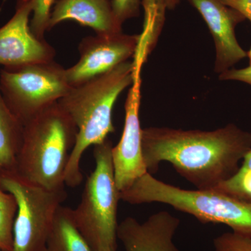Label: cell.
<instances>
[{"instance_id":"cell-15","label":"cell","mask_w":251,"mask_h":251,"mask_svg":"<svg viewBox=\"0 0 251 251\" xmlns=\"http://www.w3.org/2000/svg\"><path fill=\"white\" fill-rule=\"evenodd\" d=\"M44 251H93L74 224L71 208L59 206Z\"/></svg>"},{"instance_id":"cell-7","label":"cell","mask_w":251,"mask_h":251,"mask_svg":"<svg viewBox=\"0 0 251 251\" xmlns=\"http://www.w3.org/2000/svg\"><path fill=\"white\" fill-rule=\"evenodd\" d=\"M0 186L18 204L12 251H44L65 190L52 191L23 181L16 175L0 178Z\"/></svg>"},{"instance_id":"cell-24","label":"cell","mask_w":251,"mask_h":251,"mask_svg":"<svg viewBox=\"0 0 251 251\" xmlns=\"http://www.w3.org/2000/svg\"><path fill=\"white\" fill-rule=\"evenodd\" d=\"M167 9L170 10L174 9L177 4H179L180 0H164Z\"/></svg>"},{"instance_id":"cell-25","label":"cell","mask_w":251,"mask_h":251,"mask_svg":"<svg viewBox=\"0 0 251 251\" xmlns=\"http://www.w3.org/2000/svg\"><path fill=\"white\" fill-rule=\"evenodd\" d=\"M247 57H249V66H251V49L247 52Z\"/></svg>"},{"instance_id":"cell-21","label":"cell","mask_w":251,"mask_h":251,"mask_svg":"<svg viewBox=\"0 0 251 251\" xmlns=\"http://www.w3.org/2000/svg\"><path fill=\"white\" fill-rule=\"evenodd\" d=\"M219 80H235L251 86V66L241 69H229L220 74Z\"/></svg>"},{"instance_id":"cell-2","label":"cell","mask_w":251,"mask_h":251,"mask_svg":"<svg viewBox=\"0 0 251 251\" xmlns=\"http://www.w3.org/2000/svg\"><path fill=\"white\" fill-rule=\"evenodd\" d=\"M133 62L126 61L103 75L72 87L58 100L77 129L66 171V186L74 188L81 184L80 161L86 150L103 143L115 131L112 110L120 94L133 84Z\"/></svg>"},{"instance_id":"cell-14","label":"cell","mask_w":251,"mask_h":251,"mask_svg":"<svg viewBox=\"0 0 251 251\" xmlns=\"http://www.w3.org/2000/svg\"><path fill=\"white\" fill-rule=\"evenodd\" d=\"M23 126L8 108L0 90V178L16 175Z\"/></svg>"},{"instance_id":"cell-8","label":"cell","mask_w":251,"mask_h":251,"mask_svg":"<svg viewBox=\"0 0 251 251\" xmlns=\"http://www.w3.org/2000/svg\"><path fill=\"white\" fill-rule=\"evenodd\" d=\"M141 67L134 66L133 82L125 103V123L121 139L112 147V158L115 181L120 192L128 189L137 179L148 173L144 163L140 121Z\"/></svg>"},{"instance_id":"cell-20","label":"cell","mask_w":251,"mask_h":251,"mask_svg":"<svg viewBox=\"0 0 251 251\" xmlns=\"http://www.w3.org/2000/svg\"><path fill=\"white\" fill-rule=\"evenodd\" d=\"M110 2L114 14L121 25L140 14V0H112Z\"/></svg>"},{"instance_id":"cell-22","label":"cell","mask_w":251,"mask_h":251,"mask_svg":"<svg viewBox=\"0 0 251 251\" xmlns=\"http://www.w3.org/2000/svg\"><path fill=\"white\" fill-rule=\"evenodd\" d=\"M226 6L237 10L251 23V0H220Z\"/></svg>"},{"instance_id":"cell-12","label":"cell","mask_w":251,"mask_h":251,"mask_svg":"<svg viewBox=\"0 0 251 251\" xmlns=\"http://www.w3.org/2000/svg\"><path fill=\"white\" fill-rule=\"evenodd\" d=\"M180 220L161 211L140 223L127 217L117 227V239L126 251H179L173 242Z\"/></svg>"},{"instance_id":"cell-9","label":"cell","mask_w":251,"mask_h":251,"mask_svg":"<svg viewBox=\"0 0 251 251\" xmlns=\"http://www.w3.org/2000/svg\"><path fill=\"white\" fill-rule=\"evenodd\" d=\"M140 35L123 32L111 36H87L78 46L80 59L66 69V76L71 87L82 85L103 75L134 55Z\"/></svg>"},{"instance_id":"cell-3","label":"cell","mask_w":251,"mask_h":251,"mask_svg":"<svg viewBox=\"0 0 251 251\" xmlns=\"http://www.w3.org/2000/svg\"><path fill=\"white\" fill-rule=\"evenodd\" d=\"M77 129L58 101L23 125L16 175L49 191L65 190V173Z\"/></svg>"},{"instance_id":"cell-27","label":"cell","mask_w":251,"mask_h":251,"mask_svg":"<svg viewBox=\"0 0 251 251\" xmlns=\"http://www.w3.org/2000/svg\"><path fill=\"white\" fill-rule=\"evenodd\" d=\"M0 11H1V8H0Z\"/></svg>"},{"instance_id":"cell-13","label":"cell","mask_w":251,"mask_h":251,"mask_svg":"<svg viewBox=\"0 0 251 251\" xmlns=\"http://www.w3.org/2000/svg\"><path fill=\"white\" fill-rule=\"evenodd\" d=\"M66 21L92 28L97 35L122 32V25L117 21L109 0H58L51 14L49 31Z\"/></svg>"},{"instance_id":"cell-6","label":"cell","mask_w":251,"mask_h":251,"mask_svg":"<svg viewBox=\"0 0 251 251\" xmlns=\"http://www.w3.org/2000/svg\"><path fill=\"white\" fill-rule=\"evenodd\" d=\"M72 88L66 69L55 61L0 69V90L23 126L63 98Z\"/></svg>"},{"instance_id":"cell-10","label":"cell","mask_w":251,"mask_h":251,"mask_svg":"<svg viewBox=\"0 0 251 251\" xmlns=\"http://www.w3.org/2000/svg\"><path fill=\"white\" fill-rule=\"evenodd\" d=\"M32 0H17L13 17L0 27V65L5 68L52 62L56 51L31 31Z\"/></svg>"},{"instance_id":"cell-1","label":"cell","mask_w":251,"mask_h":251,"mask_svg":"<svg viewBox=\"0 0 251 251\" xmlns=\"http://www.w3.org/2000/svg\"><path fill=\"white\" fill-rule=\"evenodd\" d=\"M142 148L150 174L168 162L197 189L212 190L239 169L251 133L234 124L212 131L149 127L142 130Z\"/></svg>"},{"instance_id":"cell-5","label":"cell","mask_w":251,"mask_h":251,"mask_svg":"<svg viewBox=\"0 0 251 251\" xmlns=\"http://www.w3.org/2000/svg\"><path fill=\"white\" fill-rule=\"evenodd\" d=\"M112 144L95 145V168L86 181L80 202L72 209L74 224L93 251H116L120 192L115 181Z\"/></svg>"},{"instance_id":"cell-11","label":"cell","mask_w":251,"mask_h":251,"mask_svg":"<svg viewBox=\"0 0 251 251\" xmlns=\"http://www.w3.org/2000/svg\"><path fill=\"white\" fill-rule=\"evenodd\" d=\"M207 25L216 46L215 72L222 74L247 57L235 35V28L246 18L220 0H187Z\"/></svg>"},{"instance_id":"cell-23","label":"cell","mask_w":251,"mask_h":251,"mask_svg":"<svg viewBox=\"0 0 251 251\" xmlns=\"http://www.w3.org/2000/svg\"><path fill=\"white\" fill-rule=\"evenodd\" d=\"M242 168H247L251 170V150L247 153L243 160L242 166Z\"/></svg>"},{"instance_id":"cell-17","label":"cell","mask_w":251,"mask_h":251,"mask_svg":"<svg viewBox=\"0 0 251 251\" xmlns=\"http://www.w3.org/2000/svg\"><path fill=\"white\" fill-rule=\"evenodd\" d=\"M212 190L251 204V170L240 167L235 174Z\"/></svg>"},{"instance_id":"cell-18","label":"cell","mask_w":251,"mask_h":251,"mask_svg":"<svg viewBox=\"0 0 251 251\" xmlns=\"http://www.w3.org/2000/svg\"><path fill=\"white\" fill-rule=\"evenodd\" d=\"M54 2L55 0H32L33 17L29 25L33 34L41 40H46V31H49Z\"/></svg>"},{"instance_id":"cell-4","label":"cell","mask_w":251,"mask_h":251,"mask_svg":"<svg viewBox=\"0 0 251 251\" xmlns=\"http://www.w3.org/2000/svg\"><path fill=\"white\" fill-rule=\"evenodd\" d=\"M120 200L133 204H168L195 216L201 222L226 225L232 232L251 236V204L215 190L182 189L147 173L128 189L120 192Z\"/></svg>"},{"instance_id":"cell-26","label":"cell","mask_w":251,"mask_h":251,"mask_svg":"<svg viewBox=\"0 0 251 251\" xmlns=\"http://www.w3.org/2000/svg\"><path fill=\"white\" fill-rule=\"evenodd\" d=\"M0 251H6L1 250V249H0Z\"/></svg>"},{"instance_id":"cell-16","label":"cell","mask_w":251,"mask_h":251,"mask_svg":"<svg viewBox=\"0 0 251 251\" xmlns=\"http://www.w3.org/2000/svg\"><path fill=\"white\" fill-rule=\"evenodd\" d=\"M18 204L11 193L0 186V249L12 251L14 225Z\"/></svg>"},{"instance_id":"cell-19","label":"cell","mask_w":251,"mask_h":251,"mask_svg":"<svg viewBox=\"0 0 251 251\" xmlns=\"http://www.w3.org/2000/svg\"><path fill=\"white\" fill-rule=\"evenodd\" d=\"M214 251H251V236L226 232L214 239Z\"/></svg>"}]
</instances>
